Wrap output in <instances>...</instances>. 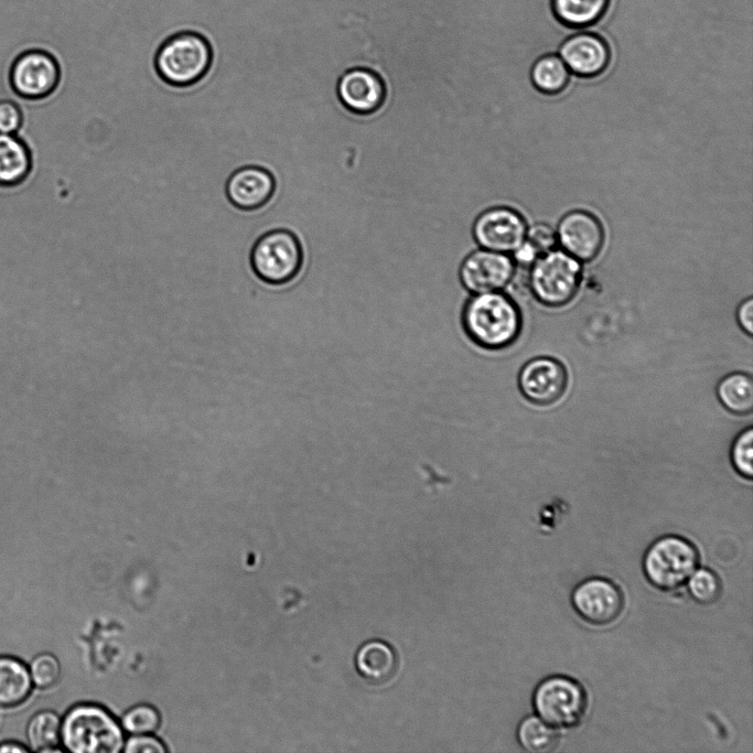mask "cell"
Listing matches in <instances>:
<instances>
[{
  "label": "cell",
  "instance_id": "obj_2",
  "mask_svg": "<svg viewBox=\"0 0 753 753\" xmlns=\"http://www.w3.org/2000/svg\"><path fill=\"white\" fill-rule=\"evenodd\" d=\"M461 322L470 341L487 351L512 346L523 329L520 309L504 291L470 294L461 305Z\"/></svg>",
  "mask_w": 753,
  "mask_h": 753
},
{
  "label": "cell",
  "instance_id": "obj_5",
  "mask_svg": "<svg viewBox=\"0 0 753 753\" xmlns=\"http://www.w3.org/2000/svg\"><path fill=\"white\" fill-rule=\"evenodd\" d=\"M248 261L254 275L271 287H284L299 276L303 249L299 238L287 228H271L252 243Z\"/></svg>",
  "mask_w": 753,
  "mask_h": 753
},
{
  "label": "cell",
  "instance_id": "obj_7",
  "mask_svg": "<svg viewBox=\"0 0 753 753\" xmlns=\"http://www.w3.org/2000/svg\"><path fill=\"white\" fill-rule=\"evenodd\" d=\"M582 279L581 261L562 249H551L529 266L527 284L533 297L549 308L568 304Z\"/></svg>",
  "mask_w": 753,
  "mask_h": 753
},
{
  "label": "cell",
  "instance_id": "obj_1",
  "mask_svg": "<svg viewBox=\"0 0 753 753\" xmlns=\"http://www.w3.org/2000/svg\"><path fill=\"white\" fill-rule=\"evenodd\" d=\"M448 0H362L353 67L375 72L383 106L354 114V170L384 218L445 220Z\"/></svg>",
  "mask_w": 753,
  "mask_h": 753
},
{
  "label": "cell",
  "instance_id": "obj_32",
  "mask_svg": "<svg viewBox=\"0 0 753 753\" xmlns=\"http://www.w3.org/2000/svg\"><path fill=\"white\" fill-rule=\"evenodd\" d=\"M22 123V112L11 100H0V133L14 135Z\"/></svg>",
  "mask_w": 753,
  "mask_h": 753
},
{
  "label": "cell",
  "instance_id": "obj_19",
  "mask_svg": "<svg viewBox=\"0 0 753 753\" xmlns=\"http://www.w3.org/2000/svg\"><path fill=\"white\" fill-rule=\"evenodd\" d=\"M31 152L14 135L0 133V186H17L30 174Z\"/></svg>",
  "mask_w": 753,
  "mask_h": 753
},
{
  "label": "cell",
  "instance_id": "obj_28",
  "mask_svg": "<svg viewBox=\"0 0 753 753\" xmlns=\"http://www.w3.org/2000/svg\"><path fill=\"white\" fill-rule=\"evenodd\" d=\"M160 723V713L149 704L136 706L122 717V727L131 734H151L159 729Z\"/></svg>",
  "mask_w": 753,
  "mask_h": 753
},
{
  "label": "cell",
  "instance_id": "obj_25",
  "mask_svg": "<svg viewBox=\"0 0 753 753\" xmlns=\"http://www.w3.org/2000/svg\"><path fill=\"white\" fill-rule=\"evenodd\" d=\"M520 746L533 753L553 751L559 744L558 729L541 720L537 714L525 717L517 728Z\"/></svg>",
  "mask_w": 753,
  "mask_h": 753
},
{
  "label": "cell",
  "instance_id": "obj_26",
  "mask_svg": "<svg viewBox=\"0 0 753 753\" xmlns=\"http://www.w3.org/2000/svg\"><path fill=\"white\" fill-rule=\"evenodd\" d=\"M686 583L691 599L701 605L716 603L722 594L721 580L709 568L696 569Z\"/></svg>",
  "mask_w": 753,
  "mask_h": 753
},
{
  "label": "cell",
  "instance_id": "obj_10",
  "mask_svg": "<svg viewBox=\"0 0 753 753\" xmlns=\"http://www.w3.org/2000/svg\"><path fill=\"white\" fill-rule=\"evenodd\" d=\"M570 602L579 617L594 626L612 624L624 609L622 590L612 580L602 577L579 582L571 592Z\"/></svg>",
  "mask_w": 753,
  "mask_h": 753
},
{
  "label": "cell",
  "instance_id": "obj_18",
  "mask_svg": "<svg viewBox=\"0 0 753 753\" xmlns=\"http://www.w3.org/2000/svg\"><path fill=\"white\" fill-rule=\"evenodd\" d=\"M355 667L367 681L377 685L385 684L397 673L398 658L389 644L373 639L364 643L357 649Z\"/></svg>",
  "mask_w": 753,
  "mask_h": 753
},
{
  "label": "cell",
  "instance_id": "obj_17",
  "mask_svg": "<svg viewBox=\"0 0 753 753\" xmlns=\"http://www.w3.org/2000/svg\"><path fill=\"white\" fill-rule=\"evenodd\" d=\"M342 105L357 115L377 111L385 100L381 78L372 69L355 67L344 72L336 87Z\"/></svg>",
  "mask_w": 753,
  "mask_h": 753
},
{
  "label": "cell",
  "instance_id": "obj_22",
  "mask_svg": "<svg viewBox=\"0 0 753 753\" xmlns=\"http://www.w3.org/2000/svg\"><path fill=\"white\" fill-rule=\"evenodd\" d=\"M721 405L734 415H749L753 409V379L750 374L733 372L725 375L717 386Z\"/></svg>",
  "mask_w": 753,
  "mask_h": 753
},
{
  "label": "cell",
  "instance_id": "obj_9",
  "mask_svg": "<svg viewBox=\"0 0 753 753\" xmlns=\"http://www.w3.org/2000/svg\"><path fill=\"white\" fill-rule=\"evenodd\" d=\"M517 266L509 254L477 248L459 269V279L469 294L504 291L515 278Z\"/></svg>",
  "mask_w": 753,
  "mask_h": 753
},
{
  "label": "cell",
  "instance_id": "obj_34",
  "mask_svg": "<svg viewBox=\"0 0 753 753\" xmlns=\"http://www.w3.org/2000/svg\"><path fill=\"white\" fill-rule=\"evenodd\" d=\"M29 746L20 744L18 742H3L0 744V752H28Z\"/></svg>",
  "mask_w": 753,
  "mask_h": 753
},
{
  "label": "cell",
  "instance_id": "obj_12",
  "mask_svg": "<svg viewBox=\"0 0 753 753\" xmlns=\"http://www.w3.org/2000/svg\"><path fill=\"white\" fill-rule=\"evenodd\" d=\"M61 68L56 58L41 50H31L19 55L10 71L13 90L26 99H42L58 86Z\"/></svg>",
  "mask_w": 753,
  "mask_h": 753
},
{
  "label": "cell",
  "instance_id": "obj_33",
  "mask_svg": "<svg viewBox=\"0 0 753 753\" xmlns=\"http://www.w3.org/2000/svg\"><path fill=\"white\" fill-rule=\"evenodd\" d=\"M736 320L740 327L749 336L753 335V299L750 297L742 301L736 310Z\"/></svg>",
  "mask_w": 753,
  "mask_h": 753
},
{
  "label": "cell",
  "instance_id": "obj_14",
  "mask_svg": "<svg viewBox=\"0 0 753 753\" xmlns=\"http://www.w3.org/2000/svg\"><path fill=\"white\" fill-rule=\"evenodd\" d=\"M277 190L272 172L257 164L239 166L226 179L224 193L229 204L241 212L266 207Z\"/></svg>",
  "mask_w": 753,
  "mask_h": 753
},
{
  "label": "cell",
  "instance_id": "obj_16",
  "mask_svg": "<svg viewBox=\"0 0 753 753\" xmlns=\"http://www.w3.org/2000/svg\"><path fill=\"white\" fill-rule=\"evenodd\" d=\"M559 56L569 72L579 77L591 78L606 69L611 61V50L601 35L578 32L560 44Z\"/></svg>",
  "mask_w": 753,
  "mask_h": 753
},
{
  "label": "cell",
  "instance_id": "obj_23",
  "mask_svg": "<svg viewBox=\"0 0 753 753\" xmlns=\"http://www.w3.org/2000/svg\"><path fill=\"white\" fill-rule=\"evenodd\" d=\"M570 78V72L561 57L557 54H545L534 61L529 79L535 89L546 95L562 92Z\"/></svg>",
  "mask_w": 753,
  "mask_h": 753
},
{
  "label": "cell",
  "instance_id": "obj_15",
  "mask_svg": "<svg viewBox=\"0 0 753 753\" xmlns=\"http://www.w3.org/2000/svg\"><path fill=\"white\" fill-rule=\"evenodd\" d=\"M557 243L561 249L579 261H591L604 244L601 222L587 211H571L559 222Z\"/></svg>",
  "mask_w": 753,
  "mask_h": 753
},
{
  "label": "cell",
  "instance_id": "obj_31",
  "mask_svg": "<svg viewBox=\"0 0 753 753\" xmlns=\"http://www.w3.org/2000/svg\"><path fill=\"white\" fill-rule=\"evenodd\" d=\"M127 753H164L168 749L164 744L151 734H133L123 744Z\"/></svg>",
  "mask_w": 753,
  "mask_h": 753
},
{
  "label": "cell",
  "instance_id": "obj_11",
  "mask_svg": "<svg viewBox=\"0 0 753 753\" xmlns=\"http://www.w3.org/2000/svg\"><path fill=\"white\" fill-rule=\"evenodd\" d=\"M524 215L509 206H493L483 211L473 225L478 247L512 255L524 243L527 233Z\"/></svg>",
  "mask_w": 753,
  "mask_h": 753
},
{
  "label": "cell",
  "instance_id": "obj_8",
  "mask_svg": "<svg viewBox=\"0 0 753 753\" xmlns=\"http://www.w3.org/2000/svg\"><path fill=\"white\" fill-rule=\"evenodd\" d=\"M531 703L536 714L546 723L556 729H570L582 721L588 699L578 680L564 675H551L535 687Z\"/></svg>",
  "mask_w": 753,
  "mask_h": 753
},
{
  "label": "cell",
  "instance_id": "obj_3",
  "mask_svg": "<svg viewBox=\"0 0 753 753\" xmlns=\"http://www.w3.org/2000/svg\"><path fill=\"white\" fill-rule=\"evenodd\" d=\"M213 60V47L204 35L182 31L160 44L153 57V67L164 84L173 88H187L204 79Z\"/></svg>",
  "mask_w": 753,
  "mask_h": 753
},
{
  "label": "cell",
  "instance_id": "obj_30",
  "mask_svg": "<svg viewBox=\"0 0 753 753\" xmlns=\"http://www.w3.org/2000/svg\"><path fill=\"white\" fill-rule=\"evenodd\" d=\"M524 244L538 257L556 247V230L546 223H535L527 228Z\"/></svg>",
  "mask_w": 753,
  "mask_h": 753
},
{
  "label": "cell",
  "instance_id": "obj_20",
  "mask_svg": "<svg viewBox=\"0 0 753 753\" xmlns=\"http://www.w3.org/2000/svg\"><path fill=\"white\" fill-rule=\"evenodd\" d=\"M28 665L12 656H0V708H14L31 695Z\"/></svg>",
  "mask_w": 753,
  "mask_h": 753
},
{
  "label": "cell",
  "instance_id": "obj_29",
  "mask_svg": "<svg viewBox=\"0 0 753 753\" xmlns=\"http://www.w3.org/2000/svg\"><path fill=\"white\" fill-rule=\"evenodd\" d=\"M730 459L734 470L744 478L753 476V429L747 427L734 439Z\"/></svg>",
  "mask_w": 753,
  "mask_h": 753
},
{
  "label": "cell",
  "instance_id": "obj_24",
  "mask_svg": "<svg viewBox=\"0 0 753 753\" xmlns=\"http://www.w3.org/2000/svg\"><path fill=\"white\" fill-rule=\"evenodd\" d=\"M62 719L51 710L36 712L26 725L30 751L54 752L61 743Z\"/></svg>",
  "mask_w": 753,
  "mask_h": 753
},
{
  "label": "cell",
  "instance_id": "obj_27",
  "mask_svg": "<svg viewBox=\"0 0 753 753\" xmlns=\"http://www.w3.org/2000/svg\"><path fill=\"white\" fill-rule=\"evenodd\" d=\"M28 669L33 686L43 690L54 687L62 675L58 659L50 653L35 656L28 665Z\"/></svg>",
  "mask_w": 753,
  "mask_h": 753
},
{
  "label": "cell",
  "instance_id": "obj_13",
  "mask_svg": "<svg viewBox=\"0 0 753 753\" xmlns=\"http://www.w3.org/2000/svg\"><path fill=\"white\" fill-rule=\"evenodd\" d=\"M568 379V372L559 359L538 356L523 365L517 383L526 400L536 406H549L563 396Z\"/></svg>",
  "mask_w": 753,
  "mask_h": 753
},
{
  "label": "cell",
  "instance_id": "obj_4",
  "mask_svg": "<svg viewBox=\"0 0 753 753\" xmlns=\"http://www.w3.org/2000/svg\"><path fill=\"white\" fill-rule=\"evenodd\" d=\"M61 742L74 753H118L123 734L115 718L97 704H78L62 719Z\"/></svg>",
  "mask_w": 753,
  "mask_h": 753
},
{
  "label": "cell",
  "instance_id": "obj_21",
  "mask_svg": "<svg viewBox=\"0 0 753 753\" xmlns=\"http://www.w3.org/2000/svg\"><path fill=\"white\" fill-rule=\"evenodd\" d=\"M611 0H550L551 11L562 25L582 29L596 24L606 13Z\"/></svg>",
  "mask_w": 753,
  "mask_h": 753
},
{
  "label": "cell",
  "instance_id": "obj_6",
  "mask_svg": "<svg viewBox=\"0 0 753 753\" xmlns=\"http://www.w3.org/2000/svg\"><path fill=\"white\" fill-rule=\"evenodd\" d=\"M698 564L697 547L689 539L673 534L655 539L642 559L646 580L663 592H671L686 584Z\"/></svg>",
  "mask_w": 753,
  "mask_h": 753
}]
</instances>
